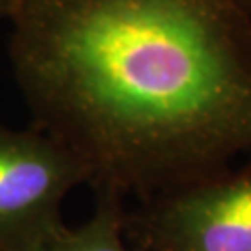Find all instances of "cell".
<instances>
[{
    "label": "cell",
    "instance_id": "5b68a950",
    "mask_svg": "<svg viewBox=\"0 0 251 251\" xmlns=\"http://www.w3.org/2000/svg\"><path fill=\"white\" fill-rule=\"evenodd\" d=\"M13 4H15V0H0V21L2 19H9Z\"/></svg>",
    "mask_w": 251,
    "mask_h": 251
},
{
    "label": "cell",
    "instance_id": "8992f818",
    "mask_svg": "<svg viewBox=\"0 0 251 251\" xmlns=\"http://www.w3.org/2000/svg\"><path fill=\"white\" fill-rule=\"evenodd\" d=\"M244 8H246V11H248V15L251 17V0H242Z\"/></svg>",
    "mask_w": 251,
    "mask_h": 251
},
{
    "label": "cell",
    "instance_id": "277c9868",
    "mask_svg": "<svg viewBox=\"0 0 251 251\" xmlns=\"http://www.w3.org/2000/svg\"><path fill=\"white\" fill-rule=\"evenodd\" d=\"M125 199L95 194L91 216L76 227L63 225L28 251H136L125 236Z\"/></svg>",
    "mask_w": 251,
    "mask_h": 251
},
{
    "label": "cell",
    "instance_id": "7a4b0ae2",
    "mask_svg": "<svg viewBox=\"0 0 251 251\" xmlns=\"http://www.w3.org/2000/svg\"><path fill=\"white\" fill-rule=\"evenodd\" d=\"M125 236L136 251H251V154L138 199L125 212Z\"/></svg>",
    "mask_w": 251,
    "mask_h": 251
},
{
    "label": "cell",
    "instance_id": "3957f363",
    "mask_svg": "<svg viewBox=\"0 0 251 251\" xmlns=\"http://www.w3.org/2000/svg\"><path fill=\"white\" fill-rule=\"evenodd\" d=\"M86 184L80 162L36 126L0 121V251H28L62 229V206Z\"/></svg>",
    "mask_w": 251,
    "mask_h": 251
},
{
    "label": "cell",
    "instance_id": "6da1fadb",
    "mask_svg": "<svg viewBox=\"0 0 251 251\" xmlns=\"http://www.w3.org/2000/svg\"><path fill=\"white\" fill-rule=\"evenodd\" d=\"M8 21L32 126L93 194L138 201L251 154L242 0H15Z\"/></svg>",
    "mask_w": 251,
    "mask_h": 251
}]
</instances>
